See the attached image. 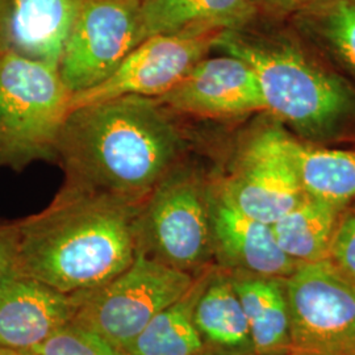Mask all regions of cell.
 Returning a JSON list of instances; mask_svg holds the SVG:
<instances>
[{"mask_svg": "<svg viewBox=\"0 0 355 355\" xmlns=\"http://www.w3.org/2000/svg\"><path fill=\"white\" fill-rule=\"evenodd\" d=\"M174 116L157 99L142 96L71 110L57 146L64 182L142 203L183 161L186 139Z\"/></svg>", "mask_w": 355, "mask_h": 355, "instance_id": "cell-1", "label": "cell"}, {"mask_svg": "<svg viewBox=\"0 0 355 355\" xmlns=\"http://www.w3.org/2000/svg\"><path fill=\"white\" fill-rule=\"evenodd\" d=\"M140 207L64 182L45 209L17 220L20 274L64 293L105 284L136 258Z\"/></svg>", "mask_w": 355, "mask_h": 355, "instance_id": "cell-2", "label": "cell"}, {"mask_svg": "<svg viewBox=\"0 0 355 355\" xmlns=\"http://www.w3.org/2000/svg\"><path fill=\"white\" fill-rule=\"evenodd\" d=\"M218 51L239 57L259 82L266 111L308 141L336 140L355 127V91L290 38L224 31Z\"/></svg>", "mask_w": 355, "mask_h": 355, "instance_id": "cell-3", "label": "cell"}, {"mask_svg": "<svg viewBox=\"0 0 355 355\" xmlns=\"http://www.w3.org/2000/svg\"><path fill=\"white\" fill-rule=\"evenodd\" d=\"M71 96L55 66L10 46L0 53V170L57 162Z\"/></svg>", "mask_w": 355, "mask_h": 355, "instance_id": "cell-4", "label": "cell"}, {"mask_svg": "<svg viewBox=\"0 0 355 355\" xmlns=\"http://www.w3.org/2000/svg\"><path fill=\"white\" fill-rule=\"evenodd\" d=\"M211 183L184 162L173 167L142 200L137 252L198 277L214 258Z\"/></svg>", "mask_w": 355, "mask_h": 355, "instance_id": "cell-5", "label": "cell"}, {"mask_svg": "<svg viewBox=\"0 0 355 355\" xmlns=\"http://www.w3.org/2000/svg\"><path fill=\"white\" fill-rule=\"evenodd\" d=\"M196 277L137 252L132 265L96 288L78 292L74 322L125 350L152 318L184 296Z\"/></svg>", "mask_w": 355, "mask_h": 355, "instance_id": "cell-6", "label": "cell"}, {"mask_svg": "<svg viewBox=\"0 0 355 355\" xmlns=\"http://www.w3.org/2000/svg\"><path fill=\"white\" fill-rule=\"evenodd\" d=\"M284 286L287 355H355V287L329 259L299 265Z\"/></svg>", "mask_w": 355, "mask_h": 355, "instance_id": "cell-7", "label": "cell"}, {"mask_svg": "<svg viewBox=\"0 0 355 355\" xmlns=\"http://www.w3.org/2000/svg\"><path fill=\"white\" fill-rule=\"evenodd\" d=\"M142 0H79L58 73L74 95L102 83L140 44Z\"/></svg>", "mask_w": 355, "mask_h": 355, "instance_id": "cell-8", "label": "cell"}, {"mask_svg": "<svg viewBox=\"0 0 355 355\" xmlns=\"http://www.w3.org/2000/svg\"><path fill=\"white\" fill-rule=\"evenodd\" d=\"M223 32L199 29L142 40L102 83L74 94L71 110L120 96H164L215 48Z\"/></svg>", "mask_w": 355, "mask_h": 355, "instance_id": "cell-9", "label": "cell"}, {"mask_svg": "<svg viewBox=\"0 0 355 355\" xmlns=\"http://www.w3.org/2000/svg\"><path fill=\"white\" fill-rule=\"evenodd\" d=\"M286 133L265 129L243 144L215 190L243 215L272 225L305 196L284 144Z\"/></svg>", "mask_w": 355, "mask_h": 355, "instance_id": "cell-10", "label": "cell"}, {"mask_svg": "<svg viewBox=\"0 0 355 355\" xmlns=\"http://www.w3.org/2000/svg\"><path fill=\"white\" fill-rule=\"evenodd\" d=\"M157 101L171 114L204 119H233L266 111L253 69L225 53L199 61L174 89Z\"/></svg>", "mask_w": 355, "mask_h": 355, "instance_id": "cell-11", "label": "cell"}, {"mask_svg": "<svg viewBox=\"0 0 355 355\" xmlns=\"http://www.w3.org/2000/svg\"><path fill=\"white\" fill-rule=\"evenodd\" d=\"M209 209L214 258L224 270L286 279L299 267L280 249L270 224L243 215L212 183Z\"/></svg>", "mask_w": 355, "mask_h": 355, "instance_id": "cell-12", "label": "cell"}, {"mask_svg": "<svg viewBox=\"0 0 355 355\" xmlns=\"http://www.w3.org/2000/svg\"><path fill=\"white\" fill-rule=\"evenodd\" d=\"M78 293H64L17 274L0 284V346L29 353L53 331L71 322Z\"/></svg>", "mask_w": 355, "mask_h": 355, "instance_id": "cell-13", "label": "cell"}, {"mask_svg": "<svg viewBox=\"0 0 355 355\" xmlns=\"http://www.w3.org/2000/svg\"><path fill=\"white\" fill-rule=\"evenodd\" d=\"M205 350L215 355H255L248 318L227 270H208L193 308Z\"/></svg>", "mask_w": 355, "mask_h": 355, "instance_id": "cell-14", "label": "cell"}, {"mask_svg": "<svg viewBox=\"0 0 355 355\" xmlns=\"http://www.w3.org/2000/svg\"><path fill=\"white\" fill-rule=\"evenodd\" d=\"M258 13L255 0H142L139 38L184 31H233Z\"/></svg>", "mask_w": 355, "mask_h": 355, "instance_id": "cell-15", "label": "cell"}, {"mask_svg": "<svg viewBox=\"0 0 355 355\" xmlns=\"http://www.w3.org/2000/svg\"><path fill=\"white\" fill-rule=\"evenodd\" d=\"M78 7L79 0H11L8 46L58 67Z\"/></svg>", "mask_w": 355, "mask_h": 355, "instance_id": "cell-16", "label": "cell"}, {"mask_svg": "<svg viewBox=\"0 0 355 355\" xmlns=\"http://www.w3.org/2000/svg\"><path fill=\"white\" fill-rule=\"evenodd\" d=\"M229 274L248 318L255 355L287 354L290 312L284 279L243 272Z\"/></svg>", "mask_w": 355, "mask_h": 355, "instance_id": "cell-17", "label": "cell"}, {"mask_svg": "<svg viewBox=\"0 0 355 355\" xmlns=\"http://www.w3.org/2000/svg\"><path fill=\"white\" fill-rule=\"evenodd\" d=\"M286 150L305 195L343 208L355 198V152L318 148L286 135Z\"/></svg>", "mask_w": 355, "mask_h": 355, "instance_id": "cell-18", "label": "cell"}, {"mask_svg": "<svg viewBox=\"0 0 355 355\" xmlns=\"http://www.w3.org/2000/svg\"><path fill=\"white\" fill-rule=\"evenodd\" d=\"M341 207L305 195L271 227L280 249L299 265L329 258Z\"/></svg>", "mask_w": 355, "mask_h": 355, "instance_id": "cell-19", "label": "cell"}, {"mask_svg": "<svg viewBox=\"0 0 355 355\" xmlns=\"http://www.w3.org/2000/svg\"><path fill=\"white\" fill-rule=\"evenodd\" d=\"M208 270L196 277L184 296L152 318L124 350L128 355H198L205 350L193 322V308Z\"/></svg>", "mask_w": 355, "mask_h": 355, "instance_id": "cell-20", "label": "cell"}, {"mask_svg": "<svg viewBox=\"0 0 355 355\" xmlns=\"http://www.w3.org/2000/svg\"><path fill=\"white\" fill-rule=\"evenodd\" d=\"M293 21L355 79V0H324L293 15Z\"/></svg>", "mask_w": 355, "mask_h": 355, "instance_id": "cell-21", "label": "cell"}, {"mask_svg": "<svg viewBox=\"0 0 355 355\" xmlns=\"http://www.w3.org/2000/svg\"><path fill=\"white\" fill-rule=\"evenodd\" d=\"M36 355H128L94 330L74 321L53 331L32 352Z\"/></svg>", "mask_w": 355, "mask_h": 355, "instance_id": "cell-22", "label": "cell"}, {"mask_svg": "<svg viewBox=\"0 0 355 355\" xmlns=\"http://www.w3.org/2000/svg\"><path fill=\"white\" fill-rule=\"evenodd\" d=\"M328 259L355 287V208L338 218Z\"/></svg>", "mask_w": 355, "mask_h": 355, "instance_id": "cell-23", "label": "cell"}, {"mask_svg": "<svg viewBox=\"0 0 355 355\" xmlns=\"http://www.w3.org/2000/svg\"><path fill=\"white\" fill-rule=\"evenodd\" d=\"M19 271V224L17 220H0V284Z\"/></svg>", "mask_w": 355, "mask_h": 355, "instance_id": "cell-24", "label": "cell"}, {"mask_svg": "<svg viewBox=\"0 0 355 355\" xmlns=\"http://www.w3.org/2000/svg\"><path fill=\"white\" fill-rule=\"evenodd\" d=\"M324 0H255L258 11L272 15H296Z\"/></svg>", "mask_w": 355, "mask_h": 355, "instance_id": "cell-25", "label": "cell"}, {"mask_svg": "<svg viewBox=\"0 0 355 355\" xmlns=\"http://www.w3.org/2000/svg\"><path fill=\"white\" fill-rule=\"evenodd\" d=\"M10 19L11 0H0V53L8 46L10 42Z\"/></svg>", "mask_w": 355, "mask_h": 355, "instance_id": "cell-26", "label": "cell"}, {"mask_svg": "<svg viewBox=\"0 0 355 355\" xmlns=\"http://www.w3.org/2000/svg\"><path fill=\"white\" fill-rule=\"evenodd\" d=\"M0 355H26L24 353H19V352H15L11 349H7V347H3L0 346Z\"/></svg>", "mask_w": 355, "mask_h": 355, "instance_id": "cell-27", "label": "cell"}, {"mask_svg": "<svg viewBox=\"0 0 355 355\" xmlns=\"http://www.w3.org/2000/svg\"><path fill=\"white\" fill-rule=\"evenodd\" d=\"M198 355H215L214 353H211V352H208V350H204V352H202L200 354Z\"/></svg>", "mask_w": 355, "mask_h": 355, "instance_id": "cell-28", "label": "cell"}, {"mask_svg": "<svg viewBox=\"0 0 355 355\" xmlns=\"http://www.w3.org/2000/svg\"><path fill=\"white\" fill-rule=\"evenodd\" d=\"M26 355H36V354H32V353H26Z\"/></svg>", "mask_w": 355, "mask_h": 355, "instance_id": "cell-29", "label": "cell"}, {"mask_svg": "<svg viewBox=\"0 0 355 355\" xmlns=\"http://www.w3.org/2000/svg\"><path fill=\"white\" fill-rule=\"evenodd\" d=\"M283 355H287V354H283Z\"/></svg>", "mask_w": 355, "mask_h": 355, "instance_id": "cell-30", "label": "cell"}]
</instances>
